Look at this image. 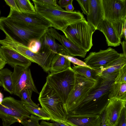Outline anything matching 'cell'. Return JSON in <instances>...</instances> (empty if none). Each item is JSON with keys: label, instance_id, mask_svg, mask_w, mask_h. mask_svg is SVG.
<instances>
[{"label": "cell", "instance_id": "8", "mask_svg": "<svg viewBox=\"0 0 126 126\" xmlns=\"http://www.w3.org/2000/svg\"><path fill=\"white\" fill-rule=\"evenodd\" d=\"M5 45L18 52L31 62L36 63L45 72L49 71L51 62L55 54L50 50L41 49L38 52L34 53L27 47L11 37L6 40Z\"/></svg>", "mask_w": 126, "mask_h": 126}, {"label": "cell", "instance_id": "32", "mask_svg": "<svg viewBox=\"0 0 126 126\" xmlns=\"http://www.w3.org/2000/svg\"><path fill=\"white\" fill-rule=\"evenodd\" d=\"M28 47L31 51L36 53L40 52L41 48V44L40 40H32L29 44Z\"/></svg>", "mask_w": 126, "mask_h": 126}, {"label": "cell", "instance_id": "13", "mask_svg": "<svg viewBox=\"0 0 126 126\" xmlns=\"http://www.w3.org/2000/svg\"><path fill=\"white\" fill-rule=\"evenodd\" d=\"M126 104V100L113 98L109 101L104 110L107 126H115Z\"/></svg>", "mask_w": 126, "mask_h": 126}, {"label": "cell", "instance_id": "46", "mask_svg": "<svg viewBox=\"0 0 126 126\" xmlns=\"http://www.w3.org/2000/svg\"><path fill=\"white\" fill-rule=\"evenodd\" d=\"M1 11L0 10V14H1Z\"/></svg>", "mask_w": 126, "mask_h": 126}, {"label": "cell", "instance_id": "28", "mask_svg": "<svg viewBox=\"0 0 126 126\" xmlns=\"http://www.w3.org/2000/svg\"><path fill=\"white\" fill-rule=\"evenodd\" d=\"M20 13H36L34 6L29 0H15Z\"/></svg>", "mask_w": 126, "mask_h": 126}, {"label": "cell", "instance_id": "41", "mask_svg": "<svg viewBox=\"0 0 126 126\" xmlns=\"http://www.w3.org/2000/svg\"><path fill=\"white\" fill-rule=\"evenodd\" d=\"M50 123L54 126H70L65 123L56 121H53L52 123Z\"/></svg>", "mask_w": 126, "mask_h": 126}, {"label": "cell", "instance_id": "33", "mask_svg": "<svg viewBox=\"0 0 126 126\" xmlns=\"http://www.w3.org/2000/svg\"><path fill=\"white\" fill-rule=\"evenodd\" d=\"M38 2L49 7L58 10H64L57 3L56 0H36Z\"/></svg>", "mask_w": 126, "mask_h": 126}, {"label": "cell", "instance_id": "40", "mask_svg": "<svg viewBox=\"0 0 126 126\" xmlns=\"http://www.w3.org/2000/svg\"><path fill=\"white\" fill-rule=\"evenodd\" d=\"M65 8V10L68 12L73 11L74 9L72 4V2L67 5Z\"/></svg>", "mask_w": 126, "mask_h": 126}, {"label": "cell", "instance_id": "11", "mask_svg": "<svg viewBox=\"0 0 126 126\" xmlns=\"http://www.w3.org/2000/svg\"><path fill=\"white\" fill-rule=\"evenodd\" d=\"M121 54L114 49L109 47L105 50H100L98 52H91L84 59V62L91 68L98 70L105 68Z\"/></svg>", "mask_w": 126, "mask_h": 126}, {"label": "cell", "instance_id": "26", "mask_svg": "<svg viewBox=\"0 0 126 126\" xmlns=\"http://www.w3.org/2000/svg\"><path fill=\"white\" fill-rule=\"evenodd\" d=\"M72 67L75 72L83 75L89 79L96 80L99 77L97 70L90 68L79 65L75 66Z\"/></svg>", "mask_w": 126, "mask_h": 126}, {"label": "cell", "instance_id": "17", "mask_svg": "<svg viewBox=\"0 0 126 126\" xmlns=\"http://www.w3.org/2000/svg\"><path fill=\"white\" fill-rule=\"evenodd\" d=\"M1 104L13 111L19 123L29 118L31 114L21 100H16L11 96L4 98Z\"/></svg>", "mask_w": 126, "mask_h": 126}, {"label": "cell", "instance_id": "38", "mask_svg": "<svg viewBox=\"0 0 126 126\" xmlns=\"http://www.w3.org/2000/svg\"><path fill=\"white\" fill-rule=\"evenodd\" d=\"M73 0H60L58 3L59 5L62 8L65 7L68 4L72 3Z\"/></svg>", "mask_w": 126, "mask_h": 126}, {"label": "cell", "instance_id": "27", "mask_svg": "<svg viewBox=\"0 0 126 126\" xmlns=\"http://www.w3.org/2000/svg\"><path fill=\"white\" fill-rule=\"evenodd\" d=\"M23 102L26 108L31 114H32L38 117L41 120H51L49 115L42 108H37L27 103Z\"/></svg>", "mask_w": 126, "mask_h": 126}, {"label": "cell", "instance_id": "35", "mask_svg": "<svg viewBox=\"0 0 126 126\" xmlns=\"http://www.w3.org/2000/svg\"><path fill=\"white\" fill-rule=\"evenodd\" d=\"M61 54L70 61L71 63V62L73 64L77 65L90 68L84 62L82 61L77 58L69 55Z\"/></svg>", "mask_w": 126, "mask_h": 126}, {"label": "cell", "instance_id": "15", "mask_svg": "<svg viewBox=\"0 0 126 126\" xmlns=\"http://www.w3.org/2000/svg\"><path fill=\"white\" fill-rule=\"evenodd\" d=\"M46 32L58 40L70 56L73 57L78 56L83 58L85 57L87 52L70 41L64 35L60 34L54 28H49Z\"/></svg>", "mask_w": 126, "mask_h": 126}, {"label": "cell", "instance_id": "19", "mask_svg": "<svg viewBox=\"0 0 126 126\" xmlns=\"http://www.w3.org/2000/svg\"><path fill=\"white\" fill-rule=\"evenodd\" d=\"M97 30L104 34L108 46L116 47L120 45L121 39L111 22L104 19L98 26Z\"/></svg>", "mask_w": 126, "mask_h": 126}, {"label": "cell", "instance_id": "42", "mask_svg": "<svg viewBox=\"0 0 126 126\" xmlns=\"http://www.w3.org/2000/svg\"><path fill=\"white\" fill-rule=\"evenodd\" d=\"M123 51V54L126 56V41H123L122 42H121Z\"/></svg>", "mask_w": 126, "mask_h": 126}, {"label": "cell", "instance_id": "7", "mask_svg": "<svg viewBox=\"0 0 126 126\" xmlns=\"http://www.w3.org/2000/svg\"><path fill=\"white\" fill-rule=\"evenodd\" d=\"M97 80L89 79L75 73L74 86L65 104L68 114L79 106L95 86Z\"/></svg>", "mask_w": 126, "mask_h": 126}, {"label": "cell", "instance_id": "22", "mask_svg": "<svg viewBox=\"0 0 126 126\" xmlns=\"http://www.w3.org/2000/svg\"><path fill=\"white\" fill-rule=\"evenodd\" d=\"M71 62L60 54H55L51 62L49 71L51 73L64 71L71 67Z\"/></svg>", "mask_w": 126, "mask_h": 126}, {"label": "cell", "instance_id": "43", "mask_svg": "<svg viewBox=\"0 0 126 126\" xmlns=\"http://www.w3.org/2000/svg\"><path fill=\"white\" fill-rule=\"evenodd\" d=\"M40 126H54L50 123L46 122L44 120H42L40 124Z\"/></svg>", "mask_w": 126, "mask_h": 126}, {"label": "cell", "instance_id": "21", "mask_svg": "<svg viewBox=\"0 0 126 126\" xmlns=\"http://www.w3.org/2000/svg\"><path fill=\"white\" fill-rule=\"evenodd\" d=\"M55 39L46 32L40 39L41 48L48 49L55 54L69 55L63 46L58 43Z\"/></svg>", "mask_w": 126, "mask_h": 126}, {"label": "cell", "instance_id": "39", "mask_svg": "<svg viewBox=\"0 0 126 126\" xmlns=\"http://www.w3.org/2000/svg\"><path fill=\"white\" fill-rule=\"evenodd\" d=\"M100 115L101 118V126H107L105 122V113L104 110Z\"/></svg>", "mask_w": 126, "mask_h": 126}, {"label": "cell", "instance_id": "44", "mask_svg": "<svg viewBox=\"0 0 126 126\" xmlns=\"http://www.w3.org/2000/svg\"><path fill=\"white\" fill-rule=\"evenodd\" d=\"M3 94L0 92V104H1L3 100Z\"/></svg>", "mask_w": 126, "mask_h": 126}, {"label": "cell", "instance_id": "34", "mask_svg": "<svg viewBox=\"0 0 126 126\" xmlns=\"http://www.w3.org/2000/svg\"><path fill=\"white\" fill-rule=\"evenodd\" d=\"M80 6L82 13L87 16L89 14V0H77Z\"/></svg>", "mask_w": 126, "mask_h": 126}, {"label": "cell", "instance_id": "25", "mask_svg": "<svg viewBox=\"0 0 126 126\" xmlns=\"http://www.w3.org/2000/svg\"><path fill=\"white\" fill-rule=\"evenodd\" d=\"M110 100L116 98L126 100V83H113L109 90Z\"/></svg>", "mask_w": 126, "mask_h": 126}, {"label": "cell", "instance_id": "31", "mask_svg": "<svg viewBox=\"0 0 126 126\" xmlns=\"http://www.w3.org/2000/svg\"><path fill=\"white\" fill-rule=\"evenodd\" d=\"M113 83H126V64L119 70L118 75L115 79Z\"/></svg>", "mask_w": 126, "mask_h": 126}, {"label": "cell", "instance_id": "16", "mask_svg": "<svg viewBox=\"0 0 126 126\" xmlns=\"http://www.w3.org/2000/svg\"><path fill=\"white\" fill-rule=\"evenodd\" d=\"M0 49L6 63L12 67L18 66L27 68L31 65V61L12 49L1 46Z\"/></svg>", "mask_w": 126, "mask_h": 126}, {"label": "cell", "instance_id": "6", "mask_svg": "<svg viewBox=\"0 0 126 126\" xmlns=\"http://www.w3.org/2000/svg\"><path fill=\"white\" fill-rule=\"evenodd\" d=\"M75 79V73L71 67L61 72L50 73L46 82L65 104L74 88Z\"/></svg>", "mask_w": 126, "mask_h": 126}, {"label": "cell", "instance_id": "5", "mask_svg": "<svg viewBox=\"0 0 126 126\" xmlns=\"http://www.w3.org/2000/svg\"><path fill=\"white\" fill-rule=\"evenodd\" d=\"M95 30L84 18L69 26L64 34L70 41L87 52L93 45L92 36Z\"/></svg>", "mask_w": 126, "mask_h": 126}, {"label": "cell", "instance_id": "23", "mask_svg": "<svg viewBox=\"0 0 126 126\" xmlns=\"http://www.w3.org/2000/svg\"><path fill=\"white\" fill-rule=\"evenodd\" d=\"M12 72L7 68L0 70V81L4 90L11 94H13Z\"/></svg>", "mask_w": 126, "mask_h": 126}, {"label": "cell", "instance_id": "45", "mask_svg": "<svg viewBox=\"0 0 126 126\" xmlns=\"http://www.w3.org/2000/svg\"><path fill=\"white\" fill-rule=\"evenodd\" d=\"M1 86V82L0 81V86Z\"/></svg>", "mask_w": 126, "mask_h": 126}, {"label": "cell", "instance_id": "12", "mask_svg": "<svg viewBox=\"0 0 126 126\" xmlns=\"http://www.w3.org/2000/svg\"><path fill=\"white\" fill-rule=\"evenodd\" d=\"M104 19L110 22L126 18V0H102Z\"/></svg>", "mask_w": 126, "mask_h": 126}, {"label": "cell", "instance_id": "1", "mask_svg": "<svg viewBox=\"0 0 126 126\" xmlns=\"http://www.w3.org/2000/svg\"><path fill=\"white\" fill-rule=\"evenodd\" d=\"M114 78L99 77L97 83L79 106L69 113L100 115L110 100L109 90Z\"/></svg>", "mask_w": 126, "mask_h": 126}, {"label": "cell", "instance_id": "36", "mask_svg": "<svg viewBox=\"0 0 126 126\" xmlns=\"http://www.w3.org/2000/svg\"><path fill=\"white\" fill-rule=\"evenodd\" d=\"M115 126H126V106L123 109L119 118Z\"/></svg>", "mask_w": 126, "mask_h": 126}, {"label": "cell", "instance_id": "3", "mask_svg": "<svg viewBox=\"0 0 126 126\" xmlns=\"http://www.w3.org/2000/svg\"><path fill=\"white\" fill-rule=\"evenodd\" d=\"M38 100L51 120L65 123L68 114L65 104L46 82L39 94Z\"/></svg>", "mask_w": 126, "mask_h": 126}, {"label": "cell", "instance_id": "29", "mask_svg": "<svg viewBox=\"0 0 126 126\" xmlns=\"http://www.w3.org/2000/svg\"><path fill=\"white\" fill-rule=\"evenodd\" d=\"M33 91L28 88H25L21 92V101L24 102L28 103L30 105L37 108H39V106L34 103L31 99Z\"/></svg>", "mask_w": 126, "mask_h": 126}, {"label": "cell", "instance_id": "37", "mask_svg": "<svg viewBox=\"0 0 126 126\" xmlns=\"http://www.w3.org/2000/svg\"><path fill=\"white\" fill-rule=\"evenodd\" d=\"M4 1L10 7V8L17 12H20L15 0H5Z\"/></svg>", "mask_w": 126, "mask_h": 126}, {"label": "cell", "instance_id": "18", "mask_svg": "<svg viewBox=\"0 0 126 126\" xmlns=\"http://www.w3.org/2000/svg\"><path fill=\"white\" fill-rule=\"evenodd\" d=\"M89 14L87 16L88 23L97 30V27L104 19L102 0H89Z\"/></svg>", "mask_w": 126, "mask_h": 126}, {"label": "cell", "instance_id": "2", "mask_svg": "<svg viewBox=\"0 0 126 126\" xmlns=\"http://www.w3.org/2000/svg\"><path fill=\"white\" fill-rule=\"evenodd\" d=\"M36 13L45 18L51 24V27L60 30L64 34L65 30L69 25L84 18L79 11L68 12L49 7L32 0Z\"/></svg>", "mask_w": 126, "mask_h": 126}, {"label": "cell", "instance_id": "20", "mask_svg": "<svg viewBox=\"0 0 126 126\" xmlns=\"http://www.w3.org/2000/svg\"><path fill=\"white\" fill-rule=\"evenodd\" d=\"M126 64V56L122 53L119 57L111 62L105 68L97 70L98 75L103 78H115L119 70Z\"/></svg>", "mask_w": 126, "mask_h": 126}, {"label": "cell", "instance_id": "9", "mask_svg": "<svg viewBox=\"0 0 126 126\" xmlns=\"http://www.w3.org/2000/svg\"><path fill=\"white\" fill-rule=\"evenodd\" d=\"M8 17L26 28L33 29H47L51 24L37 14L20 13L10 8Z\"/></svg>", "mask_w": 126, "mask_h": 126}, {"label": "cell", "instance_id": "30", "mask_svg": "<svg viewBox=\"0 0 126 126\" xmlns=\"http://www.w3.org/2000/svg\"><path fill=\"white\" fill-rule=\"evenodd\" d=\"M40 118L31 114L28 119L23 120L21 123L24 126H40L39 123Z\"/></svg>", "mask_w": 126, "mask_h": 126}, {"label": "cell", "instance_id": "10", "mask_svg": "<svg viewBox=\"0 0 126 126\" xmlns=\"http://www.w3.org/2000/svg\"><path fill=\"white\" fill-rule=\"evenodd\" d=\"M12 77L13 94L21 98V92L25 88L39 94L32 79L30 70L18 66L14 67Z\"/></svg>", "mask_w": 126, "mask_h": 126}, {"label": "cell", "instance_id": "14", "mask_svg": "<svg viewBox=\"0 0 126 126\" xmlns=\"http://www.w3.org/2000/svg\"><path fill=\"white\" fill-rule=\"evenodd\" d=\"M70 126H101L100 115L68 113L65 123Z\"/></svg>", "mask_w": 126, "mask_h": 126}, {"label": "cell", "instance_id": "24", "mask_svg": "<svg viewBox=\"0 0 126 126\" xmlns=\"http://www.w3.org/2000/svg\"><path fill=\"white\" fill-rule=\"evenodd\" d=\"M0 118L3 126H10L18 120L13 111L10 109L0 104Z\"/></svg>", "mask_w": 126, "mask_h": 126}, {"label": "cell", "instance_id": "4", "mask_svg": "<svg viewBox=\"0 0 126 126\" xmlns=\"http://www.w3.org/2000/svg\"><path fill=\"white\" fill-rule=\"evenodd\" d=\"M47 29H30L22 26L10 17H0V30L27 47L32 40H40Z\"/></svg>", "mask_w": 126, "mask_h": 126}]
</instances>
